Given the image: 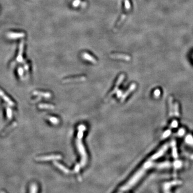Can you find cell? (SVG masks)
<instances>
[{
  "instance_id": "22",
  "label": "cell",
  "mask_w": 193,
  "mask_h": 193,
  "mask_svg": "<svg viewBox=\"0 0 193 193\" xmlns=\"http://www.w3.org/2000/svg\"><path fill=\"white\" fill-rule=\"evenodd\" d=\"M0 193H6V192L4 191H1V192H0Z\"/></svg>"
},
{
  "instance_id": "17",
  "label": "cell",
  "mask_w": 193,
  "mask_h": 193,
  "mask_svg": "<svg viewBox=\"0 0 193 193\" xmlns=\"http://www.w3.org/2000/svg\"><path fill=\"white\" fill-rule=\"evenodd\" d=\"M49 120H50V121L51 122H52V123H57L58 122H59V120H58V119L57 118H54V117H52L50 119H49Z\"/></svg>"
},
{
  "instance_id": "14",
  "label": "cell",
  "mask_w": 193,
  "mask_h": 193,
  "mask_svg": "<svg viewBox=\"0 0 193 193\" xmlns=\"http://www.w3.org/2000/svg\"><path fill=\"white\" fill-rule=\"evenodd\" d=\"M83 57H84V59H87V60H88L89 61H91L92 62H93V63L96 62V60H95V59H94L93 57H92V56H91V55L90 56L89 54H87V53L84 54Z\"/></svg>"
},
{
  "instance_id": "13",
  "label": "cell",
  "mask_w": 193,
  "mask_h": 193,
  "mask_svg": "<svg viewBox=\"0 0 193 193\" xmlns=\"http://www.w3.org/2000/svg\"><path fill=\"white\" fill-rule=\"evenodd\" d=\"M85 78L83 77H76V78H68V79H66L65 80V82H73L75 81V80H84Z\"/></svg>"
},
{
  "instance_id": "3",
  "label": "cell",
  "mask_w": 193,
  "mask_h": 193,
  "mask_svg": "<svg viewBox=\"0 0 193 193\" xmlns=\"http://www.w3.org/2000/svg\"><path fill=\"white\" fill-rule=\"evenodd\" d=\"M182 182L181 181H174L172 182L165 183L164 185V192L165 193H170L169 191V188L174 185H178L181 184Z\"/></svg>"
},
{
  "instance_id": "8",
  "label": "cell",
  "mask_w": 193,
  "mask_h": 193,
  "mask_svg": "<svg viewBox=\"0 0 193 193\" xmlns=\"http://www.w3.org/2000/svg\"><path fill=\"white\" fill-rule=\"evenodd\" d=\"M171 144H172V150H173V151H172L173 156L175 158H177L178 157V152H177V147H176V142H175L174 141H173L171 143Z\"/></svg>"
},
{
  "instance_id": "5",
  "label": "cell",
  "mask_w": 193,
  "mask_h": 193,
  "mask_svg": "<svg viewBox=\"0 0 193 193\" xmlns=\"http://www.w3.org/2000/svg\"><path fill=\"white\" fill-rule=\"evenodd\" d=\"M54 165L56 166L58 168H59L60 170H61L63 172H64L65 173H66V174H68L70 172H69V170L68 169H67L66 167H65V166H63L62 165L58 163L57 162H55V161H54Z\"/></svg>"
},
{
  "instance_id": "18",
  "label": "cell",
  "mask_w": 193,
  "mask_h": 193,
  "mask_svg": "<svg viewBox=\"0 0 193 193\" xmlns=\"http://www.w3.org/2000/svg\"><path fill=\"white\" fill-rule=\"evenodd\" d=\"M178 123L177 121L176 120L173 121V122H172V124H171L172 127H173V128H176V127H178Z\"/></svg>"
},
{
  "instance_id": "1",
  "label": "cell",
  "mask_w": 193,
  "mask_h": 193,
  "mask_svg": "<svg viewBox=\"0 0 193 193\" xmlns=\"http://www.w3.org/2000/svg\"><path fill=\"white\" fill-rule=\"evenodd\" d=\"M150 161L146 162L144 165V166H143L142 168H141L140 170H139L135 174L134 176L131 179H130V180L126 183L125 184V185H124L123 186H122L121 187L120 190L121 191L128 190L129 189H131L132 187H133L135 185V183L139 180H140V179L143 176V175L144 174L146 169L152 166V163Z\"/></svg>"
},
{
  "instance_id": "15",
  "label": "cell",
  "mask_w": 193,
  "mask_h": 193,
  "mask_svg": "<svg viewBox=\"0 0 193 193\" xmlns=\"http://www.w3.org/2000/svg\"><path fill=\"white\" fill-rule=\"evenodd\" d=\"M40 107H41V108L44 109H53L54 106L51 105H41Z\"/></svg>"
},
{
  "instance_id": "21",
  "label": "cell",
  "mask_w": 193,
  "mask_h": 193,
  "mask_svg": "<svg viewBox=\"0 0 193 193\" xmlns=\"http://www.w3.org/2000/svg\"><path fill=\"white\" fill-rule=\"evenodd\" d=\"M184 133H185V131H184L183 129H180V131H179V135H182L184 134Z\"/></svg>"
},
{
  "instance_id": "9",
  "label": "cell",
  "mask_w": 193,
  "mask_h": 193,
  "mask_svg": "<svg viewBox=\"0 0 193 193\" xmlns=\"http://www.w3.org/2000/svg\"><path fill=\"white\" fill-rule=\"evenodd\" d=\"M135 88H136V84H132L131 86V87H130L129 89L126 92V93H125V95H124V96H123V97H122L123 99H124V98H125V97H126L128 95V94H129L131 92L134 91V90H135Z\"/></svg>"
},
{
  "instance_id": "11",
  "label": "cell",
  "mask_w": 193,
  "mask_h": 193,
  "mask_svg": "<svg viewBox=\"0 0 193 193\" xmlns=\"http://www.w3.org/2000/svg\"><path fill=\"white\" fill-rule=\"evenodd\" d=\"M112 57L113 58H118V59H122L125 60H129V57L128 56L122 55V54H114L112 55Z\"/></svg>"
},
{
  "instance_id": "4",
  "label": "cell",
  "mask_w": 193,
  "mask_h": 193,
  "mask_svg": "<svg viewBox=\"0 0 193 193\" xmlns=\"http://www.w3.org/2000/svg\"><path fill=\"white\" fill-rule=\"evenodd\" d=\"M61 158V156L60 155H52L49 156H44L40 157L37 158V160L39 161H48L51 160H56L60 159Z\"/></svg>"
},
{
  "instance_id": "2",
  "label": "cell",
  "mask_w": 193,
  "mask_h": 193,
  "mask_svg": "<svg viewBox=\"0 0 193 193\" xmlns=\"http://www.w3.org/2000/svg\"><path fill=\"white\" fill-rule=\"evenodd\" d=\"M168 147V144H165V145H164L161 148V149L159 151L157 152V153L155 154L153 156H152V157L151 158V160L157 159V158H159V157H160L161 156H162L165 153L166 151V150L167 149Z\"/></svg>"
},
{
  "instance_id": "10",
  "label": "cell",
  "mask_w": 193,
  "mask_h": 193,
  "mask_svg": "<svg viewBox=\"0 0 193 193\" xmlns=\"http://www.w3.org/2000/svg\"><path fill=\"white\" fill-rule=\"evenodd\" d=\"M24 35L22 33H11L9 34V37L11 39H16L19 38L21 37H23Z\"/></svg>"
},
{
  "instance_id": "19",
  "label": "cell",
  "mask_w": 193,
  "mask_h": 193,
  "mask_svg": "<svg viewBox=\"0 0 193 193\" xmlns=\"http://www.w3.org/2000/svg\"><path fill=\"white\" fill-rule=\"evenodd\" d=\"M154 94H155V96L156 97H158L160 96V90H156L154 92Z\"/></svg>"
},
{
  "instance_id": "7",
  "label": "cell",
  "mask_w": 193,
  "mask_h": 193,
  "mask_svg": "<svg viewBox=\"0 0 193 193\" xmlns=\"http://www.w3.org/2000/svg\"><path fill=\"white\" fill-rule=\"evenodd\" d=\"M168 103H169V115L172 116L173 115V98L170 97L168 99Z\"/></svg>"
},
{
  "instance_id": "20",
  "label": "cell",
  "mask_w": 193,
  "mask_h": 193,
  "mask_svg": "<svg viewBox=\"0 0 193 193\" xmlns=\"http://www.w3.org/2000/svg\"><path fill=\"white\" fill-rule=\"evenodd\" d=\"M180 161H177V162H176L174 163V167L175 168H178V167H180Z\"/></svg>"
},
{
  "instance_id": "16",
  "label": "cell",
  "mask_w": 193,
  "mask_h": 193,
  "mask_svg": "<svg viewBox=\"0 0 193 193\" xmlns=\"http://www.w3.org/2000/svg\"><path fill=\"white\" fill-rule=\"evenodd\" d=\"M170 134V131H169V130H168V131H166L163 135V138H166V137H167Z\"/></svg>"
},
{
  "instance_id": "12",
  "label": "cell",
  "mask_w": 193,
  "mask_h": 193,
  "mask_svg": "<svg viewBox=\"0 0 193 193\" xmlns=\"http://www.w3.org/2000/svg\"><path fill=\"white\" fill-rule=\"evenodd\" d=\"M174 107V114H175V115H176V116H177V117H179L180 114H179V104H178V103L177 102H175Z\"/></svg>"
},
{
  "instance_id": "6",
  "label": "cell",
  "mask_w": 193,
  "mask_h": 193,
  "mask_svg": "<svg viewBox=\"0 0 193 193\" xmlns=\"http://www.w3.org/2000/svg\"><path fill=\"white\" fill-rule=\"evenodd\" d=\"M38 185L35 183H32L30 186V193H38Z\"/></svg>"
}]
</instances>
